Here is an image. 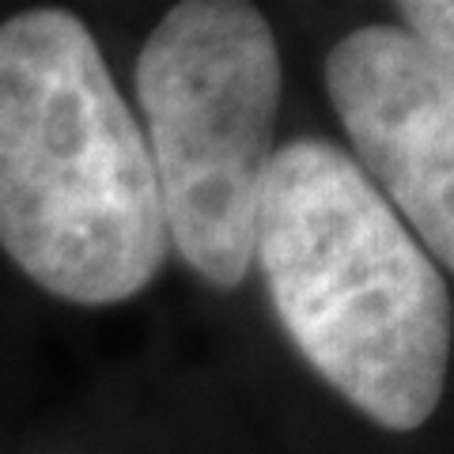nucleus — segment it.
<instances>
[{
  "instance_id": "1",
  "label": "nucleus",
  "mask_w": 454,
  "mask_h": 454,
  "mask_svg": "<svg viewBox=\"0 0 454 454\" xmlns=\"http://www.w3.org/2000/svg\"><path fill=\"white\" fill-rule=\"evenodd\" d=\"M254 258L269 300L330 387L390 432H417L450 372L447 273L345 148L322 137L273 152Z\"/></svg>"
},
{
  "instance_id": "3",
  "label": "nucleus",
  "mask_w": 454,
  "mask_h": 454,
  "mask_svg": "<svg viewBox=\"0 0 454 454\" xmlns=\"http://www.w3.org/2000/svg\"><path fill=\"white\" fill-rule=\"evenodd\" d=\"M280 88L277 35L243 0H182L137 57L167 239L220 292H235L254 265Z\"/></svg>"
},
{
  "instance_id": "2",
  "label": "nucleus",
  "mask_w": 454,
  "mask_h": 454,
  "mask_svg": "<svg viewBox=\"0 0 454 454\" xmlns=\"http://www.w3.org/2000/svg\"><path fill=\"white\" fill-rule=\"evenodd\" d=\"M155 167L88 23H0V250L80 307L140 295L167 262Z\"/></svg>"
},
{
  "instance_id": "4",
  "label": "nucleus",
  "mask_w": 454,
  "mask_h": 454,
  "mask_svg": "<svg viewBox=\"0 0 454 454\" xmlns=\"http://www.w3.org/2000/svg\"><path fill=\"white\" fill-rule=\"evenodd\" d=\"M325 91L352 160L417 243L454 265V76L394 23H364L325 53Z\"/></svg>"
},
{
  "instance_id": "5",
  "label": "nucleus",
  "mask_w": 454,
  "mask_h": 454,
  "mask_svg": "<svg viewBox=\"0 0 454 454\" xmlns=\"http://www.w3.org/2000/svg\"><path fill=\"white\" fill-rule=\"evenodd\" d=\"M402 16V31L417 38L424 50L439 61H454V8L447 0H405L397 4Z\"/></svg>"
}]
</instances>
